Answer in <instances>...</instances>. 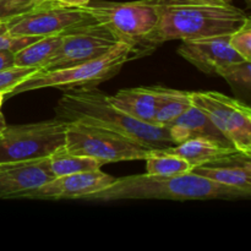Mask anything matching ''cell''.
<instances>
[{"label":"cell","instance_id":"7c38bea8","mask_svg":"<svg viewBox=\"0 0 251 251\" xmlns=\"http://www.w3.org/2000/svg\"><path fill=\"white\" fill-rule=\"evenodd\" d=\"M178 54L207 75H218L226 66L244 60L230 47L229 34L184 39Z\"/></svg>","mask_w":251,"mask_h":251},{"label":"cell","instance_id":"603a6c76","mask_svg":"<svg viewBox=\"0 0 251 251\" xmlns=\"http://www.w3.org/2000/svg\"><path fill=\"white\" fill-rule=\"evenodd\" d=\"M39 71V68H26V66H12L6 70L0 71V91L9 95L20 82L28 78Z\"/></svg>","mask_w":251,"mask_h":251},{"label":"cell","instance_id":"30bf717a","mask_svg":"<svg viewBox=\"0 0 251 251\" xmlns=\"http://www.w3.org/2000/svg\"><path fill=\"white\" fill-rule=\"evenodd\" d=\"M96 20L82 7H71L60 2H47L7 21L12 36L47 37L61 34L76 27L95 24Z\"/></svg>","mask_w":251,"mask_h":251},{"label":"cell","instance_id":"9c48e42d","mask_svg":"<svg viewBox=\"0 0 251 251\" xmlns=\"http://www.w3.org/2000/svg\"><path fill=\"white\" fill-rule=\"evenodd\" d=\"M119 42L113 32L98 22L76 27L64 32L58 49L39 71L58 70L92 60Z\"/></svg>","mask_w":251,"mask_h":251},{"label":"cell","instance_id":"5b68a950","mask_svg":"<svg viewBox=\"0 0 251 251\" xmlns=\"http://www.w3.org/2000/svg\"><path fill=\"white\" fill-rule=\"evenodd\" d=\"M96 22L107 27L120 42L131 44L145 55V41L158 24L157 0L129 2L100 1L82 6Z\"/></svg>","mask_w":251,"mask_h":251},{"label":"cell","instance_id":"484cf974","mask_svg":"<svg viewBox=\"0 0 251 251\" xmlns=\"http://www.w3.org/2000/svg\"><path fill=\"white\" fill-rule=\"evenodd\" d=\"M36 6V0H0V21H10Z\"/></svg>","mask_w":251,"mask_h":251},{"label":"cell","instance_id":"d6986e66","mask_svg":"<svg viewBox=\"0 0 251 251\" xmlns=\"http://www.w3.org/2000/svg\"><path fill=\"white\" fill-rule=\"evenodd\" d=\"M100 161L91 157L80 156L69 152L65 146H60L47 156V167L53 178L81 172L97 171L102 168Z\"/></svg>","mask_w":251,"mask_h":251},{"label":"cell","instance_id":"9a60e30c","mask_svg":"<svg viewBox=\"0 0 251 251\" xmlns=\"http://www.w3.org/2000/svg\"><path fill=\"white\" fill-rule=\"evenodd\" d=\"M169 134L176 145L195 137H206L216 141L230 144L227 137L215 126L210 118L196 105L191 104L183 114L168 125Z\"/></svg>","mask_w":251,"mask_h":251},{"label":"cell","instance_id":"277c9868","mask_svg":"<svg viewBox=\"0 0 251 251\" xmlns=\"http://www.w3.org/2000/svg\"><path fill=\"white\" fill-rule=\"evenodd\" d=\"M136 56H140V53L134 46L126 42H119L102 56L92 60L58 70L37 71L20 82L7 96L12 97L28 91L49 87L60 90L96 87L103 81L117 75L124 64Z\"/></svg>","mask_w":251,"mask_h":251},{"label":"cell","instance_id":"ac0fdd59","mask_svg":"<svg viewBox=\"0 0 251 251\" xmlns=\"http://www.w3.org/2000/svg\"><path fill=\"white\" fill-rule=\"evenodd\" d=\"M157 93V109L153 125L168 126L173 120L183 114L191 104V92L173 90L163 86H154Z\"/></svg>","mask_w":251,"mask_h":251},{"label":"cell","instance_id":"4dcf8cb0","mask_svg":"<svg viewBox=\"0 0 251 251\" xmlns=\"http://www.w3.org/2000/svg\"><path fill=\"white\" fill-rule=\"evenodd\" d=\"M5 97H6V96H5V93L0 91V108H1V104H2V102H4Z\"/></svg>","mask_w":251,"mask_h":251},{"label":"cell","instance_id":"3957f363","mask_svg":"<svg viewBox=\"0 0 251 251\" xmlns=\"http://www.w3.org/2000/svg\"><path fill=\"white\" fill-rule=\"evenodd\" d=\"M55 118L68 123H82L124 135L156 150L176 146L168 127L139 122L113 107L107 95L96 87L64 90L55 108Z\"/></svg>","mask_w":251,"mask_h":251},{"label":"cell","instance_id":"cb8c5ba5","mask_svg":"<svg viewBox=\"0 0 251 251\" xmlns=\"http://www.w3.org/2000/svg\"><path fill=\"white\" fill-rule=\"evenodd\" d=\"M229 44L244 60L251 61V20L229 34Z\"/></svg>","mask_w":251,"mask_h":251},{"label":"cell","instance_id":"8fae6325","mask_svg":"<svg viewBox=\"0 0 251 251\" xmlns=\"http://www.w3.org/2000/svg\"><path fill=\"white\" fill-rule=\"evenodd\" d=\"M114 179L100 169L56 176L27 194L24 200H81L109 186Z\"/></svg>","mask_w":251,"mask_h":251},{"label":"cell","instance_id":"e0dca14e","mask_svg":"<svg viewBox=\"0 0 251 251\" xmlns=\"http://www.w3.org/2000/svg\"><path fill=\"white\" fill-rule=\"evenodd\" d=\"M166 151L186 159L194 168L200 164L229 156L239 150L235 149L232 144H225L206 137H195L166 149Z\"/></svg>","mask_w":251,"mask_h":251},{"label":"cell","instance_id":"ba28073f","mask_svg":"<svg viewBox=\"0 0 251 251\" xmlns=\"http://www.w3.org/2000/svg\"><path fill=\"white\" fill-rule=\"evenodd\" d=\"M191 102L210 118L215 126L235 149L251 154V110L249 105L217 91L191 92Z\"/></svg>","mask_w":251,"mask_h":251},{"label":"cell","instance_id":"1f68e13d","mask_svg":"<svg viewBox=\"0 0 251 251\" xmlns=\"http://www.w3.org/2000/svg\"><path fill=\"white\" fill-rule=\"evenodd\" d=\"M225 1H229V2H232V0H225Z\"/></svg>","mask_w":251,"mask_h":251},{"label":"cell","instance_id":"f546056e","mask_svg":"<svg viewBox=\"0 0 251 251\" xmlns=\"http://www.w3.org/2000/svg\"><path fill=\"white\" fill-rule=\"evenodd\" d=\"M37 5L47 4V2H59V0H36Z\"/></svg>","mask_w":251,"mask_h":251},{"label":"cell","instance_id":"2e32d148","mask_svg":"<svg viewBox=\"0 0 251 251\" xmlns=\"http://www.w3.org/2000/svg\"><path fill=\"white\" fill-rule=\"evenodd\" d=\"M108 100L114 108L139 122L153 124L157 109V93L152 87L124 88L115 95L108 96Z\"/></svg>","mask_w":251,"mask_h":251},{"label":"cell","instance_id":"52a82bcc","mask_svg":"<svg viewBox=\"0 0 251 251\" xmlns=\"http://www.w3.org/2000/svg\"><path fill=\"white\" fill-rule=\"evenodd\" d=\"M69 123L53 118L6 126L0 131V162L31 161L49 156L65 145Z\"/></svg>","mask_w":251,"mask_h":251},{"label":"cell","instance_id":"8992f818","mask_svg":"<svg viewBox=\"0 0 251 251\" xmlns=\"http://www.w3.org/2000/svg\"><path fill=\"white\" fill-rule=\"evenodd\" d=\"M64 146L71 153L95 158L103 166L122 161H145L157 151L124 135L82 123H69Z\"/></svg>","mask_w":251,"mask_h":251},{"label":"cell","instance_id":"d4e9b609","mask_svg":"<svg viewBox=\"0 0 251 251\" xmlns=\"http://www.w3.org/2000/svg\"><path fill=\"white\" fill-rule=\"evenodd\" d=\"M7 22L0 24V50H9L16 53L20 49L33 43L41 37L34 36H12L7 32Z\"/></svg>","mask_w":251,"mask_h":251},{"label":"cell","instance_id":"d6a6232c","mask_svg":"<svg viewBox=\"0 0 251 251\" xmlns=\"http://www.w3.org/2000/svg\"><path fill=\"white\" fill-rule=\"evenodd\" d=\"M247 1H248V2H249V1H250V0H247Z\"/></svg>","mask_w":251,"mask_h":251},{"label":"cell","instance_id":"7402d4cb","mask_svg":"<svg viewBox=\"0 0 251 251\" xmlns=\"http://www.w3.org/2000/svg\"><path fill=\"white\" fill-rule=\"evenodd\" d=\"M218 76L227 80L230 85L249 88L251 85V61L242 60L226 66Z\"/></svg>","mask_w":251,"mask_h":251},{"label":"cell","instance_id":"f1b7e54d","mask_svg":"<svg viewBox=\"0 0 251 251\" xmlns=\"http://www.w3.org/2000/svg\"><path fill=\"white\" fill-rule=\"evenodd\" d=\"M6 126L7 125H6V122H5L4 114L1 113V108H0V131H2Z\"/></svg>","mask_w":251,"mask_h":251},{"label":"cell","instance_id":"44dd1931","mask_svg":"<svg viewBox=\"0 0 251 251\" xmlns=\"http://www.w3.org/2000/svg\"><path fill=\"white\" fill-rule=\"evenodd\" d=\"M146 173L156 176H180L190 173L193 166L186 159L169 153L166 150H157L146 159Z\"/></svg>","mask_w":251,"mask_h":251},{"label":"cell","instance_id":"4316f807","mask_svg":"<svg viewBox=\"0 0 251 251\" xmlns=\"http://www.w3.org/2000/svg\"><path fill=\"white\" fill-rule=\"evenodd\" d=\"M15 66V53L9 50H0V71Z\"/></svg>","mask_w":251,"mask_h":251},{"label":"cell","instance_id":"4fadbf2b","mask_svg":"<svg viewBox=\"0 0 251 251\" xmlns=\"http://www.w3.org/2000/svg\"><path fill=\"white\" fill-rule=\"evenodd\" d=\"M51 179L47 157L31 161L0 162V199L24 200L27 194Z\"/></svg>","mask_w":251,"mask_h":251},{"label":"cell","instance_id":"6da1fadb","mask_svg":"<svg viewBox=\"0 0 251 251\" xmlns=\"http://www.w3.org/2000/svg\"><path fill=\"white\" fill-rule=\"evenodd\" d=\"M159 19L145 41V50L168 41L226 36L244 26L250 17L225 0H157Z\"/></svg>","mask_w":251,"mask_h":251},{"label":"cell","instance_id":"83f0119b","mask_svg":"<svg viewBox=\"0 0 251 251\" xmlns=\"http://www.w3.org/2000/svg\"><path fill=\"white\" fill-rule=\"evenodd\" d=\"M91 0H59L61 5H65V6H71V7H82L86 5L90 4Z\"/></svg>","mask_w":251,"mask_h":251},{"label":"cell","instance_id":"ffe728a7","mask_svg":"<svg viewBox=\"0 0 251 251\" xmlns=\"http://www.w3.org/2000/svg\"><path fill=\"white\" fill-rule=\"evenodd\" d=\"M61 37H63V33L41 37L33 43L20 49L19 51L15 53V65L26 66V68H39L41 70L42 66L51 58L54 51L58 49Z\"/></svg>","mask_w":251,"mask_h":251},{"label":"cell","instance_id":"7a4b0ae2","mask_svg":"<svg viewBox=\"0 0 251 251\" xmlns=\"http://www.w3.org/2000/svg\"><path fill=\"white\" fill-rule=\"evenodd\" d=\"M250 194L208 180L195 173L180 176L134 174L115 178L107 188L81 199L88 202L120 200H238Z\"/></svg>","mask_w":251,"mask_h":251},{"label":"cell","instance_id":"5bb4252c","mask_svg":"<svg viewBox=\"0 0 251 251\" xmlns=\"http://www.w3.org/2000/svg\"><path fill=\"white\" fill-rule=\"evenodd\" d=\"M191 173L251 195V154L238 151L194 167Z\"/></svg>","mask_w":251,"mask_h":251}]
</instances>
